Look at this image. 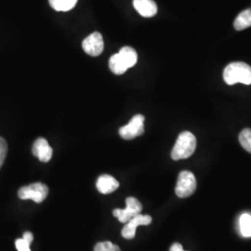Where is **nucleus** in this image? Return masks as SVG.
Listing matches in <instances>:
<instances>
[{
	"mask_svg": "<svg viewBox=\"0 0 251 251\" xmlns=\"http://www.w3.org/2000/svg\"><path fill=\"white\" fill-rule=\"evenodd\" d=\"M33 154L41 162L50 161L52 157L53 150L44 138H38L33 145Z\"/></svg>",
	"mask_w": 251,
	"mask_h": 251,
	"instance_id": "nucleus-9",
	"label": "nucleus"
},
{
	"mask_svg": "<svg viewBox=\"0 0 251 251\" xmlns=\"http://www.w3.org/2000/svg\"><path fill=\"white\" fill-rule=\"evenodd\" d=\"M96 187L100 194L108 195L115 192L119 187V182L114 177L105 174L100 176L98 178L96 182Z\"/></svg>",
	"mask_w": 251,
	"mask_h": 251,
	"instance_id": "nucleus-11",
	"label": "nucleus"
},
{
	"mask_svg": "<svg viewBox=\"0 0 251 251\" xmlns=\"http://www.w3.org/2000/svg\"><path fill=\"white\" fill-rule=\"evenodd\" d=\"M197 179L195 175L190 171H181L179 174L175 193L179 198L191 197L197 190Z\"/></svg>",
	"mask_w": 251,
	"mask_h": 251,
	"instance_id": "nucleus-3",
	"label": "nucleus"
},
{
	"mask_svg": "<svg viewBox=\"0 0 251 251\" xmlns=\"http://www.w3.org/2000/svg\"><path fill=\"white\" fill-rule=\"evenodd\" d=\"M126 206L124 209L117 208L113 212L114 216L122 224H126L128 221L134 218L135 216L139 215L143 210L142 204L135 198H126Z\"/></svg>",
	"mask_w": 251,
	"mask_h": 251,
	"instance_id": "nucleus-5",
	"label": "nucleus"
},
{
	"mask_svg": "<svg viewBox=\"0 0 251 251\" xmlns=\"http://www.w3.org/2000/svg\"><path fill=\"white\" fill-rule=\"evenodd\" d=\"M52 9L57 11H68L76 5L77 0H49Z\"/></svg>",
	"mask_w": 251,
	"mask_h": 251,
	"instance_id": "nucleus-15",
	"label": "nucleus"
},
{
	"mask_svg": "<svg viewBox=\"0 0 251 251\" xmlns=\"http://www.w3.org/2000/svg\"><path fill=\"white\" fill-rule=\"evenodd\" d=\"M224 79L230 86L237 83L251 85V66L242 62L230 63L225 67Z\"/></svg>",
	"mask_w": 251,
	"mask_h": 251,
	"instance_id": "nucleus-1",
	"label": "nucleus"
},
{
	"mask_svg": "<svg viewBox=\"0 0 251 251\" xmlns=\"http://www.w3.org/2000/svg\"><path fill=\"white\" fill-rule=\"evenodd\" d=\"M15 246L18 251H31L30 244H28L24 238L17 239L15 242Z\"/></svg>",
	"mask_w": 251,
	"mask_h": 251,
	"instance_id": "nucleus-20",
	"label": "nucleus"
},
{
	"mask_svg": "<svg viewBox=\"0 0 251 251\" xmlns=\"http://www.w3.org/2000/svg\"><path fill=\"white\" fill-rule=\"evenodd\" d=\"M109 67L111 71L116 75H123L128 69L122 60L121 56L119 54H114L109 61Z\"/></svg>",
	"mask_w": 251,
	"mask_h": 251,
	"instance_id": "nucleus-14",
	"label": "nucleus"
},
{
	"mask_svg": "<svg viewBox=\"0 0 251 251\" xmlns=\"http://www.w3.org/2000/svg\"><path fill=\"white\" fill-rule=\"evenodd\" d=\"M239 142L243 148L251 153V128H245L239 134Z\"/></svg>",
	"mask_w": 251,
	"mask_h": 251,
	"instance_id": "nucleus-17",
	"label": "nucleus"
},
{
	"mask_svg": "<svg viewBox=\"0 0 251 251\" xmlns=\"http://www.w3.org/2000/svg\"><path fill=\"white\" fill-rule=\"evenodd\" d=\"M82 47L84 51L90 56H99L102 52L104 47L102 36L99 32H94L90 34V36L84 39Z\"/></svg>",
	"mask_w": 251,
	"mask_h": 251,
	"instance_id": "nucleus-7",
	"label": "nucleus"
},
{
	"mask_svg": "<svg viewBox=\"0 0 251 251\" xmlns=\"http://www.w3.org/2000/svg\"><path fill=\"white\" fill-rule=\"evenodd\" d=\"M197 138L190 131H183L179 135L176 144L171 151L173 160L186 159L196 151Z\"/></svg>",
	"mask_w": 251,
	"mask_h": 251,
	"instance_id": "nucleus-2",
	"label": "nucleus"
},
{
	"mask_svg": "<svg viewBox=\"0 0 251 251\" xmlns=\"http://www.w3.org/2000/svg\"><path fill=\"white\" fill-rule=\"evenodd\" d=\"M94 251H121L119 247L113 244V243L108 242H100L98 243L95 248H94Z\"/></svg>",
	"mask_w": 251,
	"mask_h": 251,
	"instance_id": "nucleus-18",
	"label": "nucleus"
},
{
	"mask_svg": "<svg viewBox=\"0 0 251 251\" xmlns=\"http://www.w3.org/2000/svg\"><path fill=\"white\" fill-rule=\"evenodd\" d=\"M234 29L237 31H242L251 26V8L243 10L242 12L236 17L233 23Z\"/></svg>",
	"mask_w": 251,
	"mask_h": 251,
	"instance_id": "nucleus-13",
	"label": "nucleus"
},
{
	"mask_svg": "<svg viewBox=\"0 0 251 251\" xmlns=\"http://www.w3.org/2000/svg\"><path fill=\"white\" fill-rule=\"evenodd\" d=\"M170 251H185L183 250L182 246L179 244V243H174L172 246H171V250Z\"/></svg>",
	"mask_w": 251,
	"mask_h": 251,
	"instance_id": "nucleus-22",
	"label": "nucleus"
},
{
	"mask_svg": "<svg viewBox=\"0 0 251 251\" xmlns=\"http://www.w3.org/2000/svg\"><path fill=\"white\" fill-rule=\"evenodd\" d=\"M23 238H24L28 244L31 245V243L33 242V240H34V235H33V233H30V232H25V233H24Z\"/></svg>",
	"mask_w": 251,
	"mask_h": 251,
	"instance_id": "nucleus-21",
	"label": "nucleus"
},
{
	"mask_svg": "<svg viewBox=\"0 0 251 251\" xmlns=\"http://www.w3.org/2000/svg\"><path fill=\"white\" fill-rule=\"evenodd\" d=\"M49 195V187L41 182L32 183L19 190L18 197L22 200H33L36 203H42Z\"/></svg>",
	"mask_w": 251,
	"mask_h": 251,
	"instance_id": "nucleus-4",
	"label": "nucleus"
},
{
	"mask_svg": "<svg viewBox=\"0 0 251 251\" xmlns=\"http://www.w3.org/2000/svg\"><path fill=\"white\" fill-rule=\"evenodd\" d=\"M152 223V217L149 215L135 216L130 221L126 224L124 228L122 229V236L126 239H133L136 234V229L141 225H149Z\"/></svg>",
	"mask_w": 251,
	"mask_h": 251,
	"instance_id": "nucleus-8",
	"label": "nucleus"
},
{
	"mask_svg": "<svg viewBox=\"0 0 251 251\" xmlns=\"http://www.w3.org/2000/svg\"><path fill=\"white\" fill-rule=\"evenodd\" d=\"M144 118L143 115H136L127 125L119 128V135L124 140H132L144 133Z\"/></svg>",
	"mask_w": 251,
	"mask_h": 251,
	"instance_id": "nucleus-6",
	"label": "nucleus"
},
{
	"mask_svg": "<svg viewBox=\"0 0 251 251\" xmlns=\"http://www.w3.org/2000/svg\"><path fill=\"white\" fill-rule=\"evenodd\" d=\"M118 54L121 56L127 68L133 67L138 61V54L133 48L131 47H124L122 48Z\"/></svg>",
	"mask_w": 251,
	"mask_h": 251,
	"instance_id": "nucleus-12",
	"label": "nucleus"
},
{
	"mask_svg": "<svg viewBox=\"0 0 251 251\" xmlns=\"http://www.w3.org/2000/svg\"><path fill=\"white\" fill-rule=\"evenodd\" d=\"M8 152V144L6 141L0 137V169L3 166Z\"/></svg>",
	"mask_w": 251,
	"mask_h": 251,
	"instance_id": "nucleus-19",
	"label": "nucleus"
},
{
	"mask_svg": "<svg viewBox=\"0 0 251 251\" xmlns=\"http://www.w3.org/2000/svg\"><path fill=\"white\" fill-rule=\"evenodd\" d=\"M133 6L145 18H151L157 13V6L153 0H133Z\"/></svg>",
	"mask_w": 251,
	"mask_h": 251,
	"instance_id": "nucleus-10",
	"label": "nucleus"
},
{
	"mask_svg": "<svg viewBox=\"0 0 251 251\" xmlns=\"http://www.w3.org/2000/svg\"><path fill=\"white\" fill-rule=\"evenodd\" d=\"M240 232L244 237H251V215L244 213L239 220Z\"/></svg>",
	"mask_w": 251,
	"mask_h": 251,
	"instance_id": "nucleus-16",
	"label": "nucleus"
}]
</instances>
